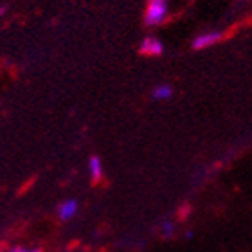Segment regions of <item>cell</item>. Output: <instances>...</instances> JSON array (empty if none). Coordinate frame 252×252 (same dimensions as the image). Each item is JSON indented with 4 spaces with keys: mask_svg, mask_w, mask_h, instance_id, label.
<instances>
[{
    "mask_svg": "<svg viewBox=\"0 0 252 252\" xmlns=\"http://www.w3.org/2000/svg\"><path fill=\"white\" fill-rule=\"evenodd\" d=\"M169 2L168 0H148L144 11V26L157 27L168 20Z\"/></svg>",
    "mask_w": 252,
    "mask_h": 252,
    "instance_id": "obj_1",
    "label": "cell"
},
{
    "mask_svg": "<svg viewBox=\"0 0 252 252\" xmlns=\"http://www.w3.org/2000/svg\"><path fill=\"white\" fill-rule=\"evenodd\" d=\"M223 38L220 31H207V32H202L198 36L193 40V49L194 51H202V49H207V47H213L215 43H218Z\"/></svg>",
    "mask_w": 252,
    "mask_h": 252,
    "instance_id": "obj_2",
    "label": "cell"
},
{
    "mask_svg": "<svg viewBox=\"0 0 252 252\" xmlns=\"http://www.w3.org/2000/svg\"><path fill=\"white\" fill-rule=\"evenodd\" d=\"M139 53L142 56H160L164 53V45L162 42L155 36H146L142 40L141 47H139Z\"/></svg>",
    "mask_w": 252,
    "mask_h": 252,
    "instance_id": "obj_3",
    "label": "cell"
},
{
    "mask_svg": "<svg viewBox=\"0 0 252 252\" xmlns=\"http://www.w3.org/2000/svg\"><path fill=\"white\" fill-rule=\"evenodd\" d=\"M76 213H78V202L76 200H65L58 207V216L63 221L70 220L72 216H76Z\"/></svg>",
    "mask_w": 252,
    "mask_h": 252,
    "instance_id": "obj_4",
    "label": "cell"
},
{
    "mask_svg": "<svg viewBox=\"0 0 252 252\" xmlns=\"http://www.w3.org/2000/svg\"><path fill=\"white\" fill-rule=\"evenodd\" d=\"M89 169H90V177H92V182H94V184H97V182L103 179V162H101V158L97 157V155L90 157Z\"/></svg>",
    "mask_w": 252,
    "mask_h": 252,
    "instance_id": "obj_5",
    "label": "cell"
},
{
    "mask_svg": "<svg viewBox=\"0 0 252 252\" xmlns=\"http://www.w3.org/2000/svg\"><path fill=\"white\" fill-rule=\"evenodd\" d=\"M171 95H173V89H171V85H157L152 92V97L155 101H168L171 99Z\"/></svg>",
    "mask_w": 252,
    "mask_h": 252,
    "instance_id": "obj_6",
    "label": "cell"
},
{
    "mask_svg": "<svg viewBox=\"0 0 252 252\" xmlns=\"http://www.w3.org/2000/svg\"><path fill=\"white\" fill-rule=\"evenodd\" d=\"M162 234H164L166 238L171 236V234H173V223H169V221H166V223L162 225Z\"/></svg>",
    "mask_w": 252,
    "mask_h": 252,
    "instance_id": "obj_7",
    "label": "cell"
},
{
    "mask_svg": "<svg viewBox=\"0 0 252 252\" xmlns=\"http://www.w3.org/2000/svg\"><path fill=\"white\" fill-rule=\"evenodd\" d=\"M9 252H42L40 249H24V247H15L11 249Z\"/></svg>",
    "mask_w": 252,
    "mask_h": 252,
    "instance_id": "obj_8",
    "label": "cell"
},
{
    "mask_svg": "<svg viewBox=\"0 0 252 252\" xmlns=\"http://www.w3.org/2000/svg\"><path fill=\"white\" fill-rule=\"evenodd\" d=\"M4 15V7H2V5H0V16Z\"/></svg>",
    "mask_w": 252,
    "mask_h": 252,
    "instance_id": "obj_9",
    "label": "cell"
}]
</instances>
